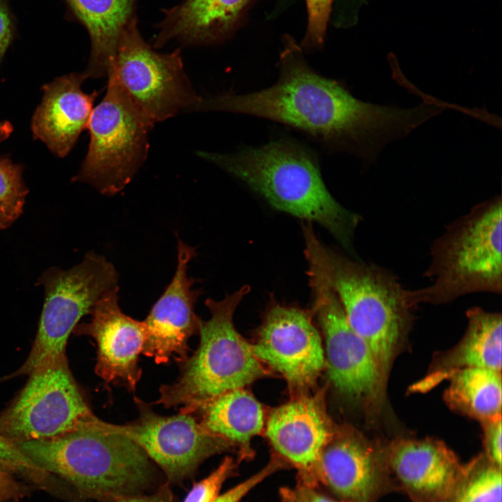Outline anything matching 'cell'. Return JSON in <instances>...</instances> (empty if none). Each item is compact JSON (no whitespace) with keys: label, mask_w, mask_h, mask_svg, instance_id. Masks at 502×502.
<instances>
[{"label":"cell","mask_w":502,"mask_h":502,"mask_svg":"<svg viewBox=\"0 0 502 502\" xmlns=\"http://www.w3.org/2000/svg\"><path fill=\"white\" fill-rule=\"evenodd\" d=\"M319 488L347 502H376L394 489L385 452L351 429H337L319 462Z\"/></svg>","instance_id":"16"},{"label":"cell","mask_w":502,"mask_h":502,"mask_svg":"<svg viewBox=\"0 0 502 502\" xmlns=\"http://www.w3.org/2000/svg\"><path fill=\"white\" fill-rule=\"evenodd\" d=\"M282 502H347L329 496L318 489L298 484L280 489Z\"/></svg>","instance_id":"31"},{"label":"cell","mask_w":502,"mask_h":502,"mask_svg":"<svg viewBox=\"0 0 502 502\" xmlns=\"http://www.w3.org/2000/svg\"><path fill=\"white\" fill-rule=\"evenodd\" d=\"M84 72L57 77L42 86L43 96L34 112L31 128L34 139L43 142L55 155L63 158L88 127L96 91L84 93Z\"/></svg>","instance_id":"19"},{"label":"cell","mask_w":502,"mask_h":502,"mask_svg":"<svg viewBox=\"0 0 502 502\" xmlns=\"http://www.w3.org/2000/svg\"><path fill=\"white\" fill-rule=\"evenodd\" d=\"M211 432L232 446H237L241 458L252 456V439L264 429L262 405L243 388L226 392L203 404L192 414Z\"/></svg>","instance_id":"23"},{"label":"cell","mask_w":502,"mask_h":502,"mask_svg":"<svg viewBox=\"0 0 502 502\" xmlns=\"http://www.w3.org/2000/svg\"><path fill=\"white\" fill-rule=\"evenodd\" d=\"M0 413V433L16 442L48 439L89 427L96 416L85 401L67 358L35 370Z\"/></svg>","instance_id":"10"},{"label":"cell","mask_w":502,"mask_h":502,"mask_svg":"<svg viewBox=\"0 0 502 502\" xmlns=\"http://www.w3.org/2000/svg\"><path fill=\"white\" fill-rule=\"evenodd\" d=\"M13 38L11 16L6 0H0V65Z\"/></svg>","instance_id":"32"},{"label":"cell","mask_w":502,"mask_h":502,"mask_svg":"<svg viewBox=\"0 0 502 502\" xmlns=\"http://www.w3.org/2000/svg\"><path fill=\"white\" fill-rule=\"evenodd\" d=\"M168 482H165L155 491L119 499L115 502H176Z\"/></svg>","instance_id":"33"},{"label":"cell","mask_w":502,"mask_h":502,"mask_svg":"<svg viewBox=\"0 0 502 502\" xmlns=\"http://www.w3.org/2000/svg\"><path fill=\"white\" fill-rule=\"evenodd\" d=\"M15 443L42 469L64 479L83 497L99 502L144 494L155 482L152 461L119 434L86 427Z\"/></svg>","instance_id":"3"},{"label":"cell","mask_w":502,"mask_h":502,"mask_svg":"<svg viewBox=\"0 0 502 502\" xmlns=\"http://www.w3.org/2000/svg\"><path fill=\"white\" fill-rule=\"evenodd\" d=\"M333 1L305 0L307 22L303 43L305 48H317L324 44Z\"/></svg>","instance_id":"28"},{"label":"cell","mask_w":502,"mask_h":502,"mask_svg":"<svg viewBox=\"0 0 502 502\" xmlns=\"http://www.w3.org/2000/svg\"><path fill=\"white\" fill-rule=\"evenodd\" d=\"M250 291V287L244 285L222 300H206L211 317L206 321L199 319L198 347L178 363V378L160 386L154 404L180 406L181 412L191 413L208 401L266 375L251 344L234 324L235 310Z\"/></svg>","instance_id":"5"},{"label":"cell","mask_w":502,"mask_h":502,"mask_svg":"<svg viewBox=\"0 0 502 502\" xmlns=\"http://www.w3.org/2000/svg\"><path fill=\"white\" fill-rule=\"evenodd\" d=\"M134 400L139 416L133 422L115 425L96 417L91 427L132 440L162 470L169 484L182 482L206 459L233 447L191 413L160 416L151 404L137 397Z\"/></svg>","instance_id":"11"},{"label":"cell","mask_w":502,"mask_h":502,"mask_svg":"<svg viewBox=\"0 0 502 502\" xmlns=\"http://www.w3.org/2000/svg\"><path fill=\"white\" fill-rule=\"evenodd\" d=\"M323 397L301 396L275 408L266 430L275 455L297 470L298 484L316 489L321 452L336 429Z\"/></svg>","instance_id":"15"},{"label":"cell","mask_w":502,"mask_h":502,"mask_svg":"<svg viewBox=\"0 0 502 502\" xmlns=\"http://www.w3.org/2000/svg\"><path fill=\"white\" fill-rule=\"evenodd\" d=\"M198 154L245 183L274 208L320 225L351 250L362 218L333 197L317 157L305 146L278 139L234 153Z\"/></svg>","instance_id":"2"},{"label":"cell","mask_w":502,"mask_h":502,"mask_svg":"<svg viewBox=\"0 0 502 502\" xmlns=\"http://www.w3.org/2000/svg\"><path fill=\"white\" fill-rule=\"evenodd\" d=\"M90 36L91 50L86 77H107L120 36L132 19L134 0H67Z\"/></svg>","instance_id":"22"},{"label":"cell","mask_w":502,"mask_h":502,"mask_svg":"<svg viewBox=\"0 0 502 502\" xmlns=\"http://www.w3.org/2000/svg\"><path fill=\"white\" fill-rule=\"evenodd\" d=\"M326 275L349 324L367 344L386 379L413 307L390 271L346 257L323 243Z\"/></svg>","instance_id":"6"},{"label":"cell","mask_w":502,"mask_h":502,"mask_svg":"<svg viewBox=\"0 0 502 502\" xmlns=\"http://www.w3.org/2000/svg\"><path fill=\"white\" fill-rule=\"evenodd\" d=\"M112 68L131 100L155 123L191 112L201 98L183 70L179 51L153 50L134 18L120 36Z\"/></svg>","instance_id":"12"},{"label":"cell","mask_w":502,"mask_h":502,"mask_svg":"<svg viewBox=\"0 0 502 502\" xmlns=\"http://www.w3.org/2000/svg\"><path fill=\"white\" fill-rule=\"evenodd\" d=\"M287 467L284 461L274 455L271 461L257 473L222 494H218L211 502H240L256 485L280 469Z\"/></svg>","instance_id":"29"},{"label":"cell","mask_w":502,"mask_h":502,"mask_svg":"<svg viewBox=\"0 0 502 502\" xmlns=\"http://www.w3.org/2000/svg\"><path fill=\"white\" fill-rule=\"evenodd\" d=\"M448 379L444 399L452 410L480 422L501 416V372L466 368Z\"/></svg>","instance_id":"24"},{"label":"cell","mask_w":502,"mask_h":502,"mask_svg":"<svg viewBox=\"0 0 502 502\" xmlns=\"http://www.w3.org/2000/svg\"><path fill=\"white\" fill-rule=\"evenodd\" d=\"M196 255L195 248L178 239L177 266L163 294L143 321L146 337L142 353L157 364L171 358L181 363L188 357V340L198 334L200 318L195 312L199 289L192 288L195 280L188 275V266Z\"/></svg>","instance_id":"14"},{"label":"cell","mask_w":502,"mask_h":502,"mask_svg":"<svg viewBox=\"0 0 502 502\" xmlns=\"http://www.w3.org/2000/svg\"><path fill=\"white\" fill-rule=\"evenodd\" d=\"M106 93L93 108L86 157L72 181L112 196L122 190L145 161L154 121L127 94L112 68Z\"/></svg>","instance_id":"7"},{"label":"cell","mask_w":502,"mask_h":502,"mask_svg":"<svg viewBox=\"0 0 502 502\" xmlns=\"http://www.w3.org/2000/svg\"><path fill=\"white\" fill-rule=\"evenodd\" d=\"M312 312L324 334L328 374L335 388L356 400H375L384 385L373 353L365 340L349 324L342 306L326 275L320 241L305 240Z\"/></svg>","instance_id":"9"},{"label":"cell","mask_w":502,"mask_h":502,"mask_svg":"<svg viewBox=\"0 0 502 502\" xmlns=\"http://www.w3.org/2000/svg\"><path fill=\"white\" fill-rule=\"evenodd\" d=\"M468 325L462 340L438 358L424 379L412 386L413 391H425L455 372L471 367L501 372V314L475 307L466 312Z\"/></svg>","instance_id":"20"},{"label":"cell","mask_w":502,"mask_h":502,"mask_svg":"<svg viewBox=\"0 0 502 502\" xmlns=\"http://www.w3.org/2000/svg\"><path fill=\"white\" fill-rule=\"evenodd\" d=\"M117 282L113 264L93 251L68 270L47 268L36 283L43 287L45 298L35 341L27 358L13 376L29 374L66 358V344L73 329L101 296L118 286Z\"/></svg>","instance_id":"8"},{"label":"cell","mask_w":502,"mask_h":502,"mask_svg":"<svg viewBox=\"0 0 502 502\" xmlns=\"http://www.w3.org/2000/svg\"><path fill=\"white\" fill-rule=\"evenodd\" d=\"M13 472L11 469L0 461V502L11 499L18 492Z\"/></svg>","instance_id":"34"},{"label":"cell","mask_w":502,"mask_h":502,"mask_svg":"<svg viewBox=\"0 0 502 502\" xmlns=\"http://www.w3.org/2000/svg\"><path fill=\"white\" fill-rule=\"evenodd\" d=\"M485 457L493 464L501 467L502 423L501 416L481 422Z\"/></svg>","instance_id":"30"},{"label":"cell","mask_w":502,"mask_h":502,"mask_svg":"<svg viewBox=\"0 0 502 502\" xmlns=\"http://www.w3.org/2000/svg\"><path fill=\"white\" fill-rule=\"evenodd\" d=\"M237 462L227 457L207 477L195 483L183 502H211L218 494L223 483L233 476Z\"/></svg>","instance_id":"27"},{"label":"cell","mask_w":502,"mask_h":502,"mask_svg":"<svg viewBox=\"0 0 502 502\" xmlns=\"http://www.w3.org/2000/svg\"><path fill=\"white\" fill-rule=\"evenodd\" d=\"M118 293L117 286L101 296L91 310L90 322L81 325L79 330L96 342V374L134 392L142 373L138 361L146 330L143 321L121 311Z\"/></svg>","instance_id":"18"},{"label":"cell","mask_w":502,"mask_h":502,"mask_svg":"<svg viewBox=\"0 0 502 502\" xmlns=\"http://www.w3.org/2000/svg\"><path fill=\"white\" fill-rule=\"evenodd\" d=\"M250 0H185L167 12L155 47L171 39L190 44L222 40Z\"/></svg>","instance_id":"21"},{"label":"cell","mask_w":502,"mask_h":502,"mask_svg":"<svg viewBox=\"0 0 502 502\" xmlns=\"http://www.w3.org/2000/svg\"><path fill=\"white\" fill-rule=\"evenodd\" d=\"M279 73L277 82L266 89L201 97L192 112H227L273 121L301 131L330 151L367 160L434 116L426 104L402 109L355 98L342 84L312 68L291 41L280 55Z\"/></svg>","instance_id":"1"},{"label":"cell","mask_w":502,"mask_h":502,"mask_svg":"<svg viewBox=\"0 0 502 502\" xmlns=\"http://www.w3.org/2000/svg\"><path fill=\"white\" fill-rule=\"evenodd\" d=\"M427 502H452L448 501H427Z\"/></svg>","instance_id":"36"},{"label":"cell","mask_w":502,"mask_h":502,"mask_svg":"<svg viewBox=\"0 0 502 502\" xmlns=\"http://www.w3.org/2000/svg\"><path fill=\"white\" fill-rule=\"evenodd\" d=\"M501 467L480 455L466 465L452 502H501Z\"/></svg>","instance_id":"25"},{"label":"cell","mask_w":502,"mask_h":502,"mask_svg":"<svg viewBox=\"0 0 502 502\" xmlns=\"http://www.w3.org/2000/svg\"><path fill=\"white\" fill-rule=\"evenodd\" d=\"M502 201L497 196L473 206L447 225L430 247L424 276L430 284L407 289L411 305L443 304L476 292L501 294Z\"/></svg>","instance_id":"4"},{"label":"cell","mask_w":502,"mask_h":502,"mask_svg":"<svg viewBox=\"0 0 502 502\" xmlns=\"http://www.w3.org/2000/svg\"><path fill=\"white\" fill-rule=\"evenodd\" d=\"M385 457L394 489L414 502L452 501L466 471L451 450L431 439L396 441Z\"/></svg>","instance_id":"17"},{"label":"cell","mask_w":502,"mask_h":502,"mask_svg":"<svg viewBox=\"0 0 502 502\" xmlns=\"http://www.w3.org/2000/svg\"><path fill=\"white\" fill-rule=\"evenodd\" d=\"M251 346L257 358L282 374L296 390L314 385L325 366L320 335L310 313L299 307L272 302Z\"/></svg>","instance_id":"13"},{"label":"cell","mask_w":502,"mask_h":502,"mask_svg":"<svg viewBox=\"0 0 502 502\" xmlns=\"http://www.w3.org/2000/svg\"><path fill=\"white\" fill-rule=\"evenodd\" d=\"M13 131V126L10 121H0V142L8 138Z\"/></svg>","instance_id":"35"},{"label":"cell","mask_w":502,"mask_h":502,"mask_svg":"<svg viewBox=\"0 0 502 502\" xmlns=\"http://www.w3.org/2000/svg\"><path fill=\"white\" fill-rule=\"evenodd\" d=\"M24 167L7 155L0 157V230L10 227L23 212L29 189L23 180Z\"/></svg>","instance_id":"26"}]
</instances>
